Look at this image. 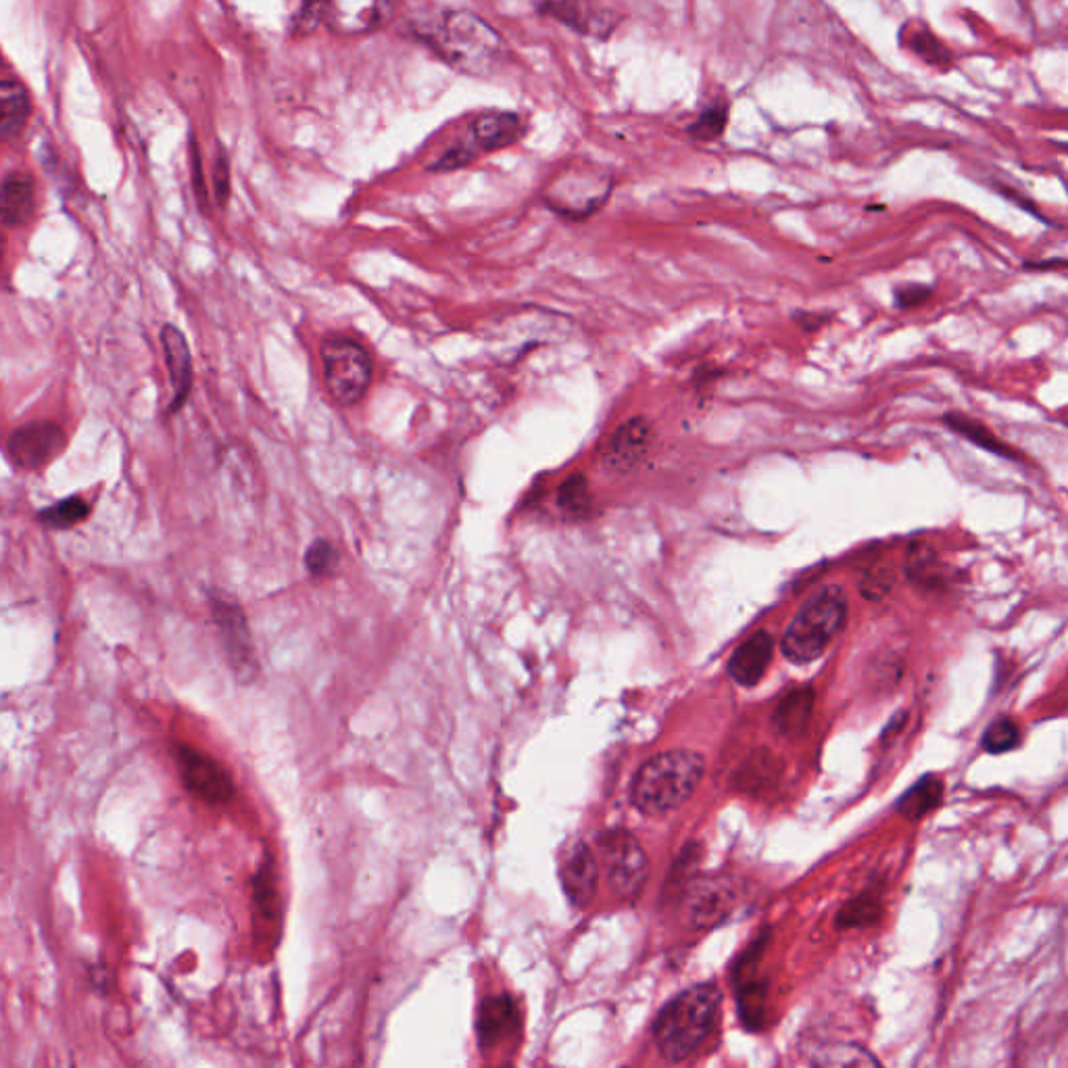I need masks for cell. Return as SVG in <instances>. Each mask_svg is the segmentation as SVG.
I'll use <instances>...</instances> for the list:
<instances>
[{
	"mask_svg": "<svg viewBox=\"0 0 1068 1068\" xmlns=\"http://www.w3.org/2000/svg\"><path fill=\"white\" fill-rule=\"evenodd\" d=\"M653 428L650 419L633 417L622 424L608 440L601 464L612 475H629L634 470L652 447Z\"/></svg>",
	"mask_w": 1068,
	"mask_h": 1068,
	"instance_id": "cell-11",
	"label": "cell"
},
{
	"mask_svg": "<svg viewBox=\"0 0 1068 1068\" xmlns=\"http://www.w3.org/2000/svg\"><path fill=\"white\" fill-rule=\"evenodd\" d=\"M1021 743V731L1010 718H1000L991 722L988 731L983 732V748L990 753H1006Z\"/></svg>",
	"mask_w": 1068,
	"mask_h": 1068,
	"instance_id": "cell-28",
	"label": "cell"
},
{
	"mask_svg": "<svg viewBox=\"0 0 1068 1068\" xmlns=\"http://www.w3.org/2000/svg\"><path fill=\"white\" fill-rule=\"evenodd\" d=\"M904 570H906L908 580L914 582L916 587H920V589H933V587H937L939 573H937V552H935V547L929 545V543H925V541L912 543L911 549L906 554Z\"/></svg>",
	"mask_w": 1068,
	"mask_h": 1068,
	"instance_id": "cell-23",
	"label": "cell"
},
{
	"mask_svg": "<svg viewBox=\"0 0 1068 1068\" xmlns=\"http://www.w3.org/2000/svg\"><path fill=\"white\" fill-rule=\"evenodd\" d=\"M305 566L317 578L330 576V574L337 570L338 552L328 541H324V538L314 541L312 547L305 554Z\"/></svg>",
	"mask_w": 1068,
	"mask_h": 1068,
	"instance_id": "cell-30",
	"label": "cell"
},
{
	"mask_svg": "<svg viewBox=\"0 0 1068 1068\" xmlns=\"http://www.w3.org/2000/svg\"><path fill=\"white\" fill-rule=\"evenodd\" d=\"M88 514H90V505L81 497L76 495L63 499L51 508H44L42 512H39V522L46 528L65 531V528H74L76 524L84 522Z\"/></svg>",
	"mask_w": 1068,
	"mask_h": 1068,
	"instance_id": "cell-26",
	"label": "cell"
},
{
	"mask_svg": "<svg viewBox=\"0 0 1068 1068\" xmlns=\"http://www.w3.org/2000/svg\"><path fill=\"white\" fill-rule=\"evenodd\" d=\"M811 708H814V693L810 687H799L787 693L776 712H774V724L783 734H802L808 729L810 722Z\"/></svg>",
	"mask_w": 1068,
	"mask_h": 1068,
	"instance_id": "cell-21",
	"label": "cell"
},
{
	"mask_svg": "<svg viewBox=\"0 0 1068 1068\" xmlns=\"http://www.w3.org/2000/svg\"><path fill=\"white\" fill-rule=\"evenodd\" d=\"M255 902H258L259 908L268 920L276 918L280 904H277L276 887H274V879H272L270 869L261 871V874L255 879Z\"/></svg>",
	"mask_w": 1068,
	"mask_h": 1068,
	"instance_id": "cell-32",
	"label": "cell"
},
{
	"mask_svg": "<svg viewBox=\"0 0 1068 1068\" xmlns=\"http://www.w3.org/2000/svg\"><path fill=\"white\" fill-rule=\"evenodd\" d=\"M848 612V595L841 587L829 585L818 589L793 615L783 634L781 652L793 664H810L818 660L835 636L843 631Z\"/></svg>",
	"mask_w": 1068,
	"mask_h": 1068,
	"instance_id": "cell-3",
	"label": "cell"
},
{
	"mask_svg": "<svg viewBox=\"0 0 1068 1068\" xmlns=\"http://www.w3.org/2000/svg\"><path fill=\"white\" fill-rule=\"evenodd\" d=\"M324 384L342 407L359 403L372 382V359L353 338L335 335L319 347Z\"/></svg>",
	"mask_w": 1068,
	"mask_h": 1068,
	"instance_id": "cell-5",
	"label": "cell"
},
{
	"mask_svg": "<svg viewBox=\"0 0 1068 1068\" xmlns=\"http://www.w3.org/2000/svg\"><path fill=\"white\" fill-rule=\"evenodd\" d=\"M520 1029V1012L510 995H495L482 1002L478 1014L480 1048H495Z\"/></svg>",
	"mask_w": 1068,
	"mask_h": 1068,
	"instance_id": "cell-14",
	"label": "cell"
},
{
	"mask_svg": "<svg viewBox=\"0 0 1068 1068\" xmlns=\"http://www.w3.org/2000/svg\"><path fill=\"white\" fill-rule=\"evenodd\" d=\"M727 121H729V109L727 107H710L693 123L689 132H691L693 139H718L724 132Z\"/></svg>",
	"mask_w": 1068,
	"mask_h": 1068,
	"instance_id": "cell-31",
	"label": "cell"
},
{
	"mask_svg": "<svg viewBox=\"0 0 1068 1068\" xmlns=\"http://www.w3.org/2000/svg\"><path fill=\"white\" fill-rule=\"evenodd\" d=\"M557 505L562 508L564 514L570 517H589L593 510V497L589 482L582 475H573L564 480V484L557 491Z\"/></svg>",
	"mask_w": 1068,
	"mask_h": 1068,
	"instance_id": "cell-25",
	"label": "cell"
},
{
	"mask_svg": "<svg viewBox=\"0 0 1068 1068\" xmlns=\"http://www.w3.org/2000/svg\"><path fill=\"white\" fill-rule=\"evenodd\" d=\"M1031 268H1037V270H1046V268H1068V259H1049V261H1044V263H1031Z\"/></svg>",
	"mask_w": 1068,
	"mask_h": 1068,
	"instance_id": "cell-35",
	"label": "cell"
},
{
	"mask_svg": "<svg viewBox=\"0 0 1068 1068\" xmlns=\"http://www.w3.org/2000/svg\"><path fill=\"white\" fill-rule=\"evenodd\" d=\"M30 118V97L20 81L4 79L0 86V134L2 139H18Z\"/></svg>",
	"mask_w": 1068,
	"mask_h": 1068,
	"instance_id": "cell-20",
	"label": "cell"
},
{
	"mask_svg": "<svg viewBox=\"0 0 1068 1068\" xmlns=\"http://www.w3.org/2000/svg\"><path fill=\"white\" fill-rule=\"evenodd\" d=\"M435 48L454 67L475 74L491 76L508 61V46L495 30L472 13H449L433 30Z\"/></svg>",
	"mask_w": 1068,
	"mask_h": 1068,
	"instance_id": "cell-4",
	"label": "cell"
},
{
	"mask_svg": "<svg viewBox=\"0 0 1068 1068\" xmlns=\"http://www.w3.org/2000/svg\"><path fill=\"white\" fill-rule=\"evenodd\" d=\"M601 864L606 869V876L620 900L633 902L641 893L650 876V860L647 853L633 835L622 829L601 835L599 839Z\"/></svg>",
	"mask_w": 1068,
	"mask_h": 1068,
	"instance_id": "cell-6",
	"label": "cell"
},
{
	"mask_svg": "<svg viewBox=\"0 0 1068 1068\" xmlns=\"http://www.w3.org/2000/svg\"><path fill=\"white\" fill-rule=\"evenodd\" d=\"M881 916V904L871 893H862L850 900L837 916V925L843 929L867 927Z\"/></svg>",
	"mask_w": 1068,
	"mask_h": 1068,
	"instance_id": "cell-27",
	"label": "cell"
},
{
	"mask_svg": "<svg viewBox=\"0 0 1068 1068\" xmlns=\"http://www.w3.org/2000/svg\"><path fill=\"white\" fill-rule=\"evenodd\" d=\"M772 653H774V641L771 634L766 631L752 634L731 655L729 674L732 680L741 687L758 685L771 666Z\"/></svg>",
	"mask_w": 1068,
	"mask_h": 1068,
	"instance_id": "cell-16",
	"label": "cell"
},
{
	"mask_svg": "<svg viewBox=\"0 0 1068 1068\" xmlns=\"http://www.w3.org/2000/svg\"><path fill=\"white\" fill-rule=\"evenodd\" d=\"M393 13V0H326L322 20L340 36H361L382 28Z\"/></svg>",
	"mask_w": 1068,
	"mask_h": 1068,
	"instance_id": "cell-10",
	"label": "cell"
},
{
	"mask_svg": "<svg viewBox=\"0 0 1068 1068\" xmlns=\"http://www.w3.org/2000/svg\"><path fill=\"white\" fill-rule=\"evenodd\" d=\"M930 295H933L930 286H925V284H904V286L895 288V305L900 309H911V307H918L925 301H929Z\"/></svg>",
	"mask_w": 1068,
	"mask_h": 1068,
	"instance_id": "cell-33",
	"label": "cell"
},
{
	"mask_svg": "<svg viewBox=\"0 0 1068 1068\" xmlns=\"http://www.w3.org/2000/svg\"><path fill=\"white\" fill-rule=\"evenodd\" d=\"M228 190H230L228 163H226V159L219 157L218 163H216V197H218L221 205H224V203H226V198H228Z\"/></svg>",
	"mask_w": 1068,
	"mask_h": 1068,
	"instance_id": "cell-34",
	"label": "cell"
},
{
	"mask_svg": "<svg viewBox=\"0 0 1068 1068\" xmlns=\"http://www.w3.org/2000/svg\"><path fill=\"white\" fill-rule=\"evenodd\" d=\"M722 993L713 983H701L678 993L653 1023V1039L666 1062H683L710 1037Z\"/></svg>",
	"mask_w": 1068,
	"mask_h": 1068,
	"instance_id": "cell-1",
	"label": "cell"
},
{
	"mask_svg": "<svg viewBox=\"0 0 1068 1068\" xmlns=\"http://www.w3.org/2000/svg\"><path fill=\"white\" fill-rule=\"evenodd\" d=\"M161 345L165 353V366L170 372V384H172V401H170V412L176 414L179 407L188 401L190 389H193V357L184 335L176 326L165 324L161 328Z\"/></svg>",
	"mask_w": 1068,
	"mask_h": 1068,
	"instance_id": "cell-13",
	"label": "cell"
},
{
	"mask_svg": "<svg viewBox=\"0 0 1068 1068\" xmlns=\"http://www.w3.org/2000/svg\"><path fill=\"white\" fill-rule=\"evenodd\" d=\"M176 758L186 789L195 793L198 799L207 804H226L235 797V781L218 760L188 745H179Z\"/></svg>",
	"mask_w": 1068,
	"mask_h": 1068,
	"instance_id": "cell-8",
	"label": "cell"
},
{
	"mask_svg": "<svg viewBox=\"0 0 1068 1068\" xmlns=\"http://www.w3.org/2000/svg\"><path fill=\"white\" fill-rule=\"evenodd\" d=\"M2 221L9 228L25 226L36 211V186L28 174H9L2 182Z\"/></svg>",
	"mask_w": 1068,
	"mask_h": 1068,
	"instance_id": "cell-17",
	"label": "cell"
},
{
	"mask_svg": "<svg viewBox=\"0 0 1068 1068\" xmlns=\"http://www.w3.org/2000/svg\"><path fill=\"white\" fill-rule=\"evenodd\" d=\"M472 137L480 151H497L522 137V121L510 111L484 113L472 123Z\"/></svg>",
	"mask_w": 1068,
	"mask_h": 1068,
	"instance_id": "cell-19",
	"label": "cell"
},
{
	"mask_svg": "<svg viewBox=\"0 0 1068 1068\" xmlns=\"http://www.w3.org/2000/svg\"><path fill=\"white\" fill-rule=\"evenodd\" d=\"M734 902V893L729 881H712L704 883L693 891L689 902V918L695 927H712L716 920H722Z\"/></svg>",
	"mask_w": 1068,
	"mask_h": 1068,
	"instance_id": "cell-18",
	"label": "cell"
},
{
	"mask_svg": "<svg viewBox=\"0 0 1068 1068\" xmlns=\"http://www.w3.org/2000/svg\"><path fill=\"white\" fill-rule=\"evenodd\" d=\"M209 603L232 671L240 683H251L258 674V660H255L244 613L237 601L226 599L224 595H211Z\"/></svg>",
	"mask_w": 1068,
	"mask_h": 1068,
	"instance_id": "cell-7",
	"label": "cell"
},
{
	"mask_svg": "<svg viewBox=\"0 0 1068 1068\" xmlns=\"http://www.w3.org/2000/svg\"><path fill=\"white\" fill-rule=\"evenodd\" d=\"M538 9L582 36H606L615 25L612 13L593 0H538Z\"/></svg>",
	"mask_w": 1068,
	"mask_h": 1068,
	"instance_id": "cell-12",
	"label": "cell"
},
{
	"mask_svg": "<svg viewBox=\"0 0 1068 1068\" xmlns=\"http://www.w3.org/2000/svg\"><path fill=\"white\" fill-rule=\"evenodd\" d=\"M67 436L59 424L30 422L7 438V456L21 470H39L63 454Z\"/></svg>",
	"mask_w": 1068,
	"mask_h": 1068,
	"instance_id": "cell-9",
	"label": "cell"
},
{
	"mask_svg": "<svg viewBox=\"0 0 1068 1068\" xmlns=\"http://www.w3.org/2000/svg\"><path fill=\"white\" fill-rule=\"evenodd\" d=\"M706 772L704 755L689 750L660 753L645 762L633 781L636 810L664 816L680 808L697 789Z\"/></svg>",
	"mask_w": 1068,
	"mask_h": 1068,
	"instance_id": "cell-2",
	"label": "cell"
},
{
	"mask_svg": "<svg viewBox=\"0 0 1068 1068\" xmlns=\"http://www.w3.org/2000/svg\"><path fill=\"white\" fill-rule=\"evenodd\" d=\"M946 424H948V428L953 431L956 435L965 436L972 445H977V447H981V449H985L990 454L1002 457H1014V454L1010 451L1009 447L998 436L993 435L988 426H983L981 422H977L972 417L950 414V416H946Z\"/></svg>",
	"mask_w": 1068,
	"mask_h": 1068,
	"instance_id": "cell-24",
	"label": "cell"
},
{
	"mask_svg": "<svg viewBox=\"0 0 1068 1068\" xmlns=\"http://www.w3.org/2000/svg\"><path fill=\"white\" fill-rule=\"evenodd\" d=\"M895 580H897V576H895V570L891 568L890 564H874L862 576L860 591L871 601H881L883 597L891 593V589L895 587Z\"/></svg>",
	"mask_w": 1068,
	"mask_h": 1068,
	"instance_id": "cell-29",
	"label": "cell"
},
{
	"mask_svg": "<svg viewBox=\"0 0 1068 1068\" xmlns=\"http://www.w3.org/2000/svg\"><path fill=\"white\" fill-rule=\"evenodd\" d=\"M559 876L568 900L574 906L585 908L593 900L595 890H597L599 867L595 860V851L587 848L585 843H578L566 858Z\"/></svg>",
	"mask_w": 1068,
	"mask_h": 1068,
	"instance_id": "cell-15",
	"label": "cell"
},
{
	"mask_svg": "<svg viewBox=\"0 0 1068 1068\" xmlns=\"http://www.w3.org/2000/svg\"><path fill=\"white\" fill-rule=\"evenodd\" d=\"M941 799H944V781L935 774H927L900 797L897 811H902L908 820H920L925 814L935 810L941 804Z\"/></svg>",
	"mask_w": 1068,
	"mask_h": 1068,
	"instance_id": "cell-22",
	"label": "cell"
}]
</instances>
